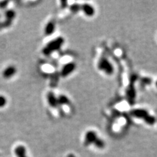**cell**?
<instances>
[{"instance_id":"8","label":"cell","mask_w":157,"mask_h":157,"mask_svg":"<svg viewBox=\"0 0 157 157\" xmlns=\"http://www.w3.org/2000/svg\"><path fill=\"white\" fill-rule=\"evenodd\" d=\"M81 9L82 10V11L86 14L88 17H92L94 14L95 13V10L91 5L88 4V3H85L83 4L82 6L81 7Z\"/></svg>"},{"instance_id":"15","label":"cell","mask_w":157,"mask_h":157,"mask_svg":"<svg viewBox=\"0 0 157 157\" xmlns=\"http://www.w3.org/2000/svg\"><path fill=\"white\" fill-rule=\"evenodd\" d=\"M78 6H79V5H73V6L70 8L71 11L73 13H75L78 12V10L81 9V7Z\"/></svg>"},{"instance_id":"4","label":"cell","mask_w":157,"mask_h":157,"mask_svg":"<svg viewBox=\"0 0 157 157\" xmlns=\"http://www.w3.org/2000/svg\"><path fill=\"white\" fill-rule=\"evenodd\" d=\"M76 66L74 63H68L63 66L61 71V75L63 77H66L67 76L70 75L71 73L75 71Z\"/></svg>"},{"instance_id":"2","label":"cell","mask_w":157,"mask_h":157,"mask_svg":"<svg viewBox=\"0 0 157 157\" xmlns=\"http://www.w3.org/2000/svg\"><path fill=\"white\" fill-rule=\"evenodd\" d=\"M98 68L104 71L107 75H111L114 71L113 66L105 58H103L98 62Z\"/></svg>"},{"instance_id":"17","label":"cell","mask_w":157,"mask_h":157,"mask_svg":"<svg viewBox=\"0 0 157 157\" xmlns=\"http://www.w3.org/2000/svg\"><path fill=\"white\" fill-rule=\"evenodd\" d=\"M67 157H76V156L74 155H73V154H70V155H67Z\"/></svg>"},{"instance_id":"18","label":"cell","mask_w":157,"mask_h":157,"mask_svg":"<svg viewBox=\"0 0 157 157\" xmlns=\"http://www.w3.org/2000/svg\"><path fill=\"white\" fill-rule=\"evenodd\" d=\"M156 86H157V82H156Z\"/></svg>"},{"instance_id":"11","label":"cell","mask_w":157,"mask_h":157,"mask_svg":"<svg viewBox=\"0 0 157 157\" xmlns=\"http://www.w3.org/2000/svg\"><path fill=\"white\" fill-rule=\"evenodd\" d=\"M55 24L53 22H49L45 28V33L46 36H51L55 32Z\"/></svg>"},{"instance_id":"14","label":"cell","mask_w":157,"mask_h":157,"mask_svg":"<svg viewBox=\"0 0 157 157\" xmlns=\"http://www.w3.org/2000/svg\"><path fill=\"white\" fill-rule=\"evenodd\" d=\"M7 104V99L3 96H0V107H3Z\"/></svg>"},{"instance_id":"13","label":"cell","mask_w":157,"mask_h":157,"mask_svg":"<svg viewBox=\"0 0 157 157\" xmlns=\"http://www.w3.org/2000/svg\"><path fill=\"white\" fill-rule=\"evenodd\" d=\"M94 144L98 149H103V148H104V147H105V142L101 139L98 138V139L96 140V141L94 142Z\"/></svg>"},{"instance_id":"9","label":"cell","mask_w":157,"mask_h":157,"mask_svg":"<svg viewBox=\"0 0 157 157\" xmlns=\"http://www.w3.org/2000/svg\"><path fill=\"white\" fill-rule=\"evenodd\" d=\"M47 100L49 105L51 107H56L58 105V98L55 96V94L52 92L48 93L47 95Z\"/></svg>"},{"instance_id":"7","label":"cell","mask_w":157,"mask_h":157,"mask_svg":"<svg viewBox=\"0 0 157 157\" xmlns=\"http://www.w3.org/2000/svg\"><path fill=\"white\" fill-rule=\"evenodd\" d=\"M17 73V69L13 66H9L6 67L3 71V77L5 78H9L15 75Z\"/></svg>"},{"instance_id":"16","label":"cell","mask_w":157,"mask_h":157,"mask_svg":"<svg viewBox=\"0 0 157 157\" xmlns=\"http://www.w3.org/2000/svg\"><path fill=\"white\" fill-rule=\"evenodd\" d=\"M9 3V2H0V9H4L7 6V4Z\"/></svg>"},{"instance_id":"12","label":"cell","mask_w":157,"mask_h":157,"mask_svg":"<svg viewBox=\"0 0 157 157\" xmlns=\"http://www.w3.org/2000/svg\"><path fill=\"white\" fill-rule=\"evenodd\" d=\"M58 105H65L69 104V99L66 96H60L58 97Z\"/></svg>"},{"instance_id":"10","label":"cell","mask_w":157,"mask_h":157,"mask_svg":"<svg viewBox=\"0 0 157 157\" xmlns=\"http://www.w3.org/2000/svg\"><path fill=\"white\" fill-rule=\"evenodd\" d=\"M14 153H15L17 157H28L26 148L23 145L17 146L14 149Z\"/></svg>"},{"instance_id":"6","label":"cell","mask_w":157,"mask_h":157,"mask_svg":"<svg viewBox=\"0 0 157 157\" xmlns=\"http://www.w3.org/2000/svg\"><path fill=\"white\" fill-rule=\"evenodd\" d=\"M130 114L132 117L138 118V119H143L145 121L149 116L148 112L145 109H134L131 111Z\"/></svg>"},{"instance_id":"5","label":"cell","mask_w":157,"mask_h":157,"mask_svg":"<svg viewBox=\"0 0 157 157\" xmlns=\"http://www.w3.org/2000/svg\"><path fill=\"white\" fill-rule=\"evenodd\" d=\"M5 15L6 17V21H5V22H3V24L4 28H7L11 25L13 20L15 18L16 13L13 10H8L5 14Z\"/></svg>"},{"instance_id":"3","label":"cell","mask_w":157,"mask_h":157,"mask_svg":"<svg viewBox=\"0 0 157 157\" xmlns=\"http://www.w3.org/2000/svg\"><path fill=\"white\" fill-rule=\"evenodd\" d=\"M97 139H98V137H97V134L96 133V132L92 131V130L88 131L86 133L85 137V141H84L85 146H88L91 144H94Z\"/></svg>"},{"instance_id":"1","label":"cell","mask_w":157,"mask_h":157,"mask_svg":"<svg viewBox=\"0 0 157 157\" xmlns=\"http://www.w3.org/2000/svg\"><path fill=\"white\" fill-rule=\"evenodd\" d=\"M63 43V39L62 37H58L57 39H54L53 41L48 43L47 46L43 48V52L46 55H49L57 50H59L61 46Z\"/></svg>"}]
</instances>
